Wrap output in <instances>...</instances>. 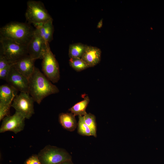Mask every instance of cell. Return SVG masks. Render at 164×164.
Listing matches in <instances>:
<instances>
[{
  "label": "cell",
  "mask_w": 164,
  "mask_h": 164,
  "mask_svg": "<svg viewBox=\"0 0 164 164\" xmlns=\"http://www.w3.org/2000/svg\"><path fill=\"white\" fill-rule=\"evenodd\" d=\"M29 80V94L38 104L46 97L59 92L57 87L36 67Z\"/></svg>",
  "instance_id": "6da1fadb"
},
{
  "label": "cell",
  "mask_w": 164,
  "mask_h": 164,
  "mask_svg": "<svg viewBox=\"0 0 164 164\" xmlns=\"http://www.w3.org/2000/svg\"><path fill=\"white\" fill-rule=\"evenodd\" d=\"M34 29L28 23L11 22L0 28V37L27 46Z\"/></svg>",
  "instance_id": "7a4b0ae2"
},
{
  "label": "cell",
  "mask_w": 164,
  "mask_h": 164,
  "mask_svg": "<svg viewBox=\"0 0 164 164\" xmlns=\"http://www.w3.org/2000/svg\"><path fill=\"white\" fill-rule=\"evenodd\" d=\"M27 5L25 16L29 23L36 26L53 20L41 1L29 0Z\"/></svg>",
  "instance_id": "3957f363"
},
{
  "label": "cell",
  "mask_w": 164,
  "mask_h": 164,
  "mask_svg": "<svg viewBox=\"0 0 164 164\" xmlns=\"http://www.w3.org/2000/svg\"><path fill=\"white\" fill-rule=\"evenodd\" d=\"M1 52L9 63L13 64L28 54L27 46L12 39L0 37Z\"/></svg>",
  "instance_id": "277c9868"
},
{
  "label": "cell",
  "mask_w": 164,
  "mask_h": 164,
  "mask_svg": "<svg viewBox=\"0 0 164 164\" xmlns=\"http://www.w3.org/2000/svg\"><path fill=\"white\" fill-rule=\"evenodd\" d=\"M42 164H59L72 160L70 155L64 149L47 145L37 155Z\"/></svg>",
  "instance_id": "5b68a950"
},
{
  "label": "cell",
  "mask_w": 164,
  "mask_h": 164,
  "mask_svg": "<svg viewBox=\"0 0 164 164\" xmlns=\"http://www.w3.org/2000/svg\"><path fill=\"white\" fill-rule=\"evenodd\" d=\"M42 67L44 74L53 83L58 82L60 75L58 63L51 51L48 43L46 49L43 56Z\"/></svg>",
  "instance_id": "8992f818"
},
{
  "label": "cell",
  "mask_w": 164,
  "mask_h": 164,
  "mask_svg": "<svg viewBox=\"0 0 164 164\" xmlns=\"http://www.w3.org/2000/svg\"><path fill=\"white\" fill-rule=\"evenodd\" d=\"M34 100L29 93L21 92L14 98L12 107L15 112L22 115L26 119H29L34 113Z\"/></svg>",
  "instance_id": "52a82bcc"
},
{
  "label": "cell",
  "mask_w": 164,
  "mask_h": 164,
  "mask_svg": "<svg viewBox=\"0 0 164 164\" xmlns=\"http://www.w3.org/2000/svg\"><path fill=\"white\" fill-rule=\"evenodd\" d=\"M48 43L39 35L35 29L27 45L28 54L32 59H42L46 49Z\"/></svg>",
  "instance_id": "ba28073f"
},
{
  "label": "cell",
  "mask_w": 164,
  "mask_h": 164,
  "mask_svg": "<svg viewBox=\"0 0 164 164\" xmlns=\"http://www.w3.org/2000/svg\"><path fill=\"white\" fill-rule=\"evenodd\" d=\"M26 118L20 114L15 112L12 115H8L3 119L0 128V132L10 131L17 134L24 129Z\"/></svg>",
  "instance_id": "9c48e42d"
},
{
  "label": "cell",
  "mask_w": 164,
  "mask_h": 164,
  "mask_svg": "<svg viewBox=\"0 0 164 164\" xmlns=\"http://www.w3.org/2000/svg\"><path fill=\"white\" fill-rule=\"evenodd\" d=\"M5 80L18 91L29 93V79L18 71L13 64Z\"/></svg>",
  "instance_id": "30bf717a"
},
{
  "label": "cell",
  "mask_w": 164,
  "mask_h": 164,
  "mask_svg": "<svg viewBox=\"0 0 164 164\" xmlns=\"http://www.w3.org/2000/svg\"><path fill=\"white\" fill-rule=\"evenodd\" d=\"M35 60L28 54L13 63V66L18 71L29 79L34 70Z\"/></svg>",
  "instance_id": "8fae6325"
},
{
  "label": "cell",
  "mask_w": 164,
  "mask_h": 164,
  "mask_svg": "<svg viewBox=\"0 0 164 164\" xmlns=\"http://www.w3.org/2000/svg\"><path fill=\"white\" fill-rule=\"evenodd\" d=\"M101 51L99 48L87 45L81 58L89 67H92L99 63L101 59Z\"/></svg>",
  "instance_id": "7c38bea8"
},
{
  "label": "cell",
  "mask_w": 164,
  "mask_h": 164,
  "mask_svg": "<svg viewBox=\"0 0 164 164\" xmlns=\"http://www.w3.org/2000/svg\"><path fill=\"white\" fill-rule=\"evenodd\" d=\"M53 20L35 26L39 35L46 43H49L53 39L54 27Z\"/></svg>",
  "instance_id": "4fadbf2b"
},
{
  "label": "cell",
  "mask_w": 164,
  "mask_h": 164,
  "mask_svg": "<svg viewBox=\"0 0 164 164\" xmlns=\"http://www.w3.org/2000/svg\"><path fill=\"white\" fill-rule=\"evenodd\" d=\"M18 91L9 84H4L0 86V103H12Z\"/></svg>",
  "instance_id": "5bb4252c"
},
{
  "label": "cell",
  "mask_w": 164,
  "mask_h": 164,
  "mask_svg": "<svg viewBox=\"0 0 164 164\" xmlns=\"http://www.w3.org/2000/svg\"><path fill=\"white\" fill-rule=\"evenodd\" d=\"M59 119L62 127L69 131H74L77 125L75 116L71 113H60Z\"/></svg>",
  "instance_id": "9a60e30c"
},
{
  "label": "cell",
  "mask_w": 164,
  "mask_h": 164,
  "mask_svg": "<svg viewBox=\"0 0 164 164\" xmlns=\"http://www.w3.org/2000/svg\"><path fill=\"white\" fill-rule=\"evenodd\" d=\"M89 101V97L86 96L83 100L74 104L69 110L75 116H83L87 113L86 109Z\"/></svg>",
  "instance_id": "2e32d148"
},
{
  "label": "cell",
  "mask_w": 164,
  "mask_h": 164,
  "mask_svg": "<svg viewBox=\"0 0 164 164\" xmlns=\"http://www.w3.org/2000/svg\"><path fill=\"white\" fill-rule=\"evenodd\" d=\"M87 46L80 43L70 44L68 53L70 58H81L85 51Z\"/></svg>",
  "instance_id": "e0dca14e"
},
{
  "label": "cell",
  "mask_w": 164,
  "mask_h": 164,
  "mask_svg": "<svg viewBox=\"0 0 164 164\" xmlns=\"http://www.w3.org/2000/svg\"><path fill=\"white\" fill-rule=\"evenodd\" d=\"M85 123L90 129L91 136L97 137V124L94 115L87 113L83 116Z\"/></svg>",
  "instance_id": "ac0fdd59"
},
{
  "label": "cell",
  "mask_w": 164,
  "mask_h": 164,
  "mask_svg": "<svg viewBox=\"0 0 164 164\" xmlns=\"http://www.w3.org/2000/svg\"><path fill=\"white\" fill-rule=\"evenodd\" d=\"M69 63L72 68L78 72L82 71L89 67L81 58H70L69 60Z\"/></svg>",
  "instance_id": "d6986e66"
},
{
  "label": "cell",
  "mask_w": 164,
  "mask_h": 164,
  "mask_svg": "<svg viewBox=\"0 0 164 164\" xmlns=\"http://www.w3.org/2000/svg\"><path fill=\"white\" fill-rule=\"evenodd\" d=\"M78 118L77 125L78 133L83 136H91L90 129L85 123L83 116H78Z\"/></svg>",
  "instance_id": "ffe728a7"
},
{
  "label": "cell",
  "mask_w": 164,
  "mask_h": 164,
  "mask_svg": "<svg viewBox=\"0 0 164 164\" xmlns=\"http://www.w3.org/2000/svg\"><path fill=\"white\" fill-rule=\"evenodd\" d=\"M12 103L3 104L0 103V121L6 116L9 115L10 109Z\"/></svg>",
  "instance_id": "44dd1931"
},
{
  "label": "cell",
  "mask_w": 164,
  "mask_h": 164,
  "mask_svg": "<svg viewBox=\"0 0 164 164\" xmlns=\"http://www.w3.org/2000/svg\"><path fill=\"white\" fill-rule=\"evenodd\" d=\"M24 164H42L37 155H33L25 161Z\"/></svg>",
  "instance_id": "7402d4cb"
},
{
  "label": "cell",
  "mask_w": 164,
  "mask_h": 164,
  "mask_svg": "<svg viewBox=\"0 0 164 164\" xmlns=\"http://www.w3.org/2000/svg\"><path fill=\"white\" fill-rule=\"evenodd\" d=\"M13 64H10L8 66L0 71V78L6 80L11 68Z\"/></svg>",
  "instance_id": "603a6c76"
},
{
  "label": "cell",
  "mask_w": 164,
  "mask_h": 164,
  "mask_svg": "<svg viewBox=\"0 0 164 164\" xmlns=\"http://www.w3.org/2000/svg\"><path fill=\"white\" fill-rule=\"evenodd\" d=\"M10 64L5 57L2 53L0 55V71Z\"/></svg>",
  "instance_id": "cb8c5ba5"
},
{
  "label": "cell",
  "mask_w": 164,
  "mask_h": 164,
  "mask_svg": "<svg viewBox=\"0 0 164 164\" xmlns=\"http://www.w3.org/2000/svg\"><path fill=\"white\" fill-rule=\"evenodd\" d=\"M103 25V19H101L98 23L97 28L98 29H100L101 28Z\"/></svg>",
  "instance_id": "d4e9b609"
},
{
  "label": "cell",
  "mask_w": 164,
  "mask_h": 164,
  "mask_svg": "<svg viewBox=\"0 0 164 164\" xmlns=\"http://www.w3.org/2000/svg\"><path fill=\"white\" fill-rule=\"evenodd\" d=\"M59 164H74L72 160L66 161Z\"/></svg>",
  "instance_id": "484cf974"
},
{
  "label": "cell",
  "mask_w": 164,
  "mask_h": 164,
  "mask_svg": "<svg viewBox=\"0 0 164 164\" xmlns=\"http://www.w3.org/2000/svg\"></svg>",
  "instance_id": "4316f807"
}]
</instances>
